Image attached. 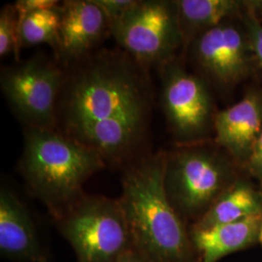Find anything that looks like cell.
Segmentation results:
<instances>
[{
	"instance_id": "1",
	"label": "cell",
	"mask_w": 262,
	"mask_h": 262,
	"mask_svg": "<svg viewBox=\"0 0 262 262\" xmlns=\"http://www.w3.org/2000/svg\"><path fill=\"white\" fill-rule=\"evenodd\" d=\"M57 103L56 125L74 136L94 123L117 118H150L152 92L146 67L122 51L103 50L74 63Z\"/></svg>"
},
{
	"instance_id": "2",
	"label": "cell",
	"mask_w": 262,
	"mask_h": 262,
	"mask_svg": "<svg viewBox=\"0 0 262 262\" xmlns=\"http://www.w3.org/2000/svg\"><path fill=\"white\" fill-rule=\"evenodd\" d=\"M165 159L159 152L129 163L119 201L136 250L154 262H193L189 230L165 191Z\"/></svg>"
},
{
	"instance_id": "3",
	"label": "cell",
	"mask_w": 262,
	"mask_h": 262,
	"mask_svg": "<svg viewBox=\"0 0 262 262\" xmlns=\"http://www.w3.org/2000/svg\"><path fill=\"white\" fill-rule=\"evenodd\" d=\"M105 167L97 151L56 129H25L19 170L55 221L84 196L85 182Z\"/></svg>"
},
{
	"instance_id": "4",
	"label": "cell",
	"mask_w": 262,
	"mask_h": 262,
	"mask_svg": "<svg viewBox=\"0 0 262 262\" xmlns=\"http://www.w3.org/2000/svg\"><path fill=\"white\" fill-rule=\"evenodd\" d=\"M56 224L78 262H118L134 248L119 199L84 194Z\"/></svg>"
},
{
	"instance_id": "5",
	"label": "cell",
	"mask_w": 262,
	"mask_h": 262,
	"mask_svg": "<svg viewBox=\"0 0 262 262\" xmlns=\"http://www.w3.org/2000/svg\"><path fill=\"white\" fill-rule=\"evenodd\" d=\"M66 72L45 55L2 68L1 91L26 127L56 129L57 103Z\"/></svg>"
},
{
	"instance_id": "6",
	"label": "cell",
	"mask_w": 262,
	"mask_h": 262,
	"mask_svg": "<svg viewBox=\"0 0 262 262\" xmlns=\"http://www.w3.org/2000/svg\"><path fill=\"white\" fill-rule=\"evenodd\" d=\"M180 31L176 2L161 0H136L110 23V34L122 52L146 68L168 62Z\"/></svg>"
},
{
	"instance_id": "7",
	"label": "cell",
	"mask_w": 262,
	"mask_h": 262,
	"mask_svg": "<svg viewBox=\"0 0 262 262\" xmlns=\"http://www.w3.org/2000/svg\"><path fill=\"white\" fill-rule=\"evenodd\" d=\"M228 175L225 162L206 150L166 155L164 187L181 216L184 214L199 221L228 188Z\"/></svg>"
},
{
	"instance_id": "8",
	"label": "cell",
	"mask_w": 262,
	"mask_h": 262,
	"mask_svg": "<svg viewBox=\"0 0 262 262\" xmlns=\"http://www.w3.org/2000/svg\"><path fill=\"white\" fill-rule=\"evenodd\" d=\"M162 70V107L175 135L194 139L206 129L211 102L203 83L182 68L166 62Z\"/></svg>"
},
{
	"instance_id": "9",
	"label": "cell",
	"mask_w": 262,
	"mask_h": 262,
	"mask_svg": "<svg viewBox=\"0 0 262 262\" xmlns=\"http://www.w3.org/2000/svg\"><path fill=\"white\" fill-rule=\"evenodd\" d=\"M107 33L109 19L94 0L63 1L54 52L63 64L73 66L89 56Z\"/></svg>"
},
{
	"instance_id": "10",
	"label": "cell",
	"mask_w": 262,
	"mask_h": 262,
	"mask_svg": "<svg viewBox=\"0 0 262 262\" xmlns=\"http://www.w3.org/2000/svg\"><path fill=\"white\" fill-rule=\"evenodd\" d=\"M0 253L19 262H49L28 208L7 187L0 191Z\"/></svg>"
},
{
	"instance_id": "11",
	"label": "cell",
	"mask_w": 262,
	"mask_h": 262,
	"mask_svg": "<svg viewBox=\"0 0 262 262\" xmlns=\"http://www.w3.org/2000/svg\"><path fill=\"white\" fill-rule=\"evenodd\" d=\"M148 123L145 118L111 119L92 123L70 138L97 151L106 163H121L138 149Z\"/></svg>"
},
{
	"instance_id": "12",
	"label": "cell",
	"mask_w": 262,
	"mask_h": 262,
	"mask_svg": "<svg viewBox=\"0 0 262 262\" xmlns=\"http://www.w3.org/2000/svg\"><path fill=\"white\" fill-rule=\"evenodd\" d=\"M197 60L215 79L229 83L243 70L244 43L232 27L219 25L204 30L195 42Z\"/></svg>"
},
{
	"instance_id": "13",
	"label": "cell",
	"mask_w": 262,
	"mask_h": 262,
	"mask_svg": "<svg viewBox=\"0 0 262 262\" xmlns=\"http://www.w3.org/2000/svg\"><path fill=\"white\" fill-rule=\"evenodd\" d=\"M262 215H253L209 228H192L189 236L197 262H217L230 253L245 250L258 241Z\"/></svg>"
},
{
	"instance_id": "14",
	"label": "cell",
	"mask_w": 262,
	"mask_h": 262,
	"mask_svg": "<svg viewBox=\"0 0 262 262\" xmlns=\"http://www.w3.org/2000/svg\"><path fill=\"white\" fill-rule=\"evenodd\" d=\"M261 123V104L255 95H249L215 116V141L235 155L243 154L253 149Z\"/></svg>"
},
{
	"instance_id": "15",
	"label": "cell",
	"mask_w": 262,
	"mask_h": 262,
	"mask_svg": "<svg viewBox=\"0 0 262 262\" xmlns=\"http://www.w3.org/2000/svg\"><path fill=\"white\" fill-rule=\"evenodd\" d=\"M253 215H262V194L246 184H236L215 200L192 228H209Z\"/></svg>"
},
{
	"instance_id": "16",
	"label": "cell",
	"mask_w": 262,
	"mask_h": 262,
	"mask_svg": "<svg viewBox=\"0 0 262 262\" xmlns=\"http://www.w3.org/2000/svg\"><path fill=\"white\" fill-rule=\"evenodd\" d=\"M179 24L190 28H214L234 11L237 3L231 0H181L176 2Z\"/></svg>"
},
{
	"instance_id": "17",
	"label": "cell",
	"mask_w": 262,
	"mask_h": 262,
	"mask_svg": "<svg viewBox=\"0 0 262 262\" xmlns=\"http://www.w3.org/2000/svg\"><path fill=\"white\" fill-rule=\"evenodd\" d=\"M61 21V4L50 9L40 10L19 21L21 48L49 44L55 50Z\"/></svg>"
},
{
	"instance_id": "18",
	"label": "cell",
	"mask_w": 262,
	"mask_h": 262,
	"mask_svg": "<svg viewBox=\"0 0 262 262\" xmlns=\"http://www.w3.org/2000/svg\"><path fill=\"white\" fill-rule=\"evenodd\" d=\"M20 50L19 13L15 3L7 4L0 11V56L13 55L19 62Z\"/></svg>"
},
{
	"instance_id": "19",
	"label": "cell",
	"mask_w": 262,
	"mask_h": 262,
	"mask_svg": "<svg viewBox=\"0 0 262 262\" xmlns=\"http://www.w3.org/2000/svg\"><path fill=\"white\" fill-rule=\"evenodd\" d=\"M107 15L109 23L120 19L136 3V0H94Z\"/></svg>"
},
{
	"instance_id": "20",
	"label": "cell",
	"mask_w": 262,
	"mask_h": 262,
	"mask_svg": "<svg viewBox=\"0 0 262 262\" xmlns=\"http://www.w3.org/2000/svg\"><path fill=\"white\" fill-rule=\"evenodd\" d=\"M15 5L20 21L33 12L56 7L59 5V2L57 0H18L15 2Z\"/></svg>"
},
{
	"instance_id": "21",
	"label": "cell",
	"mask_w": 262,
	"mask_h": 262,
	"mask_svg": "<svg viewBox=\"0 0 262 262\" xmlns=\"http://www.w3.org/2000/svg\"><path fill=\"white\" fill-rule=\"evenodd\" d=\"M250 169L254 176L262 179V131L252 149Z\"/></svg>"
},
{
	"instance_id": "22",
	"label": "cell",
	"mask_w": 262,
	"mask_h": 262,
	"mask_svg": "<svg viewBox=\"0 0 262 262\" xmlns=\"http://www.w3.org/2000/svg\"><path fill=\"white\" fill-rule=\"evenodd\" d=\"M118 262H154L147 257L145 254L136 250L135 248L131 249L128 252L124 253Z\"/></svg>"
},
{
	"instance_id": "23",
	"label": "cell",
	"mask_w": 262,
	"mask_h": 262,
	"mask_svg": "<svg viewBox=\"0 0 262 262\" xmlns=\"http://www.w3.org/2000/svg\"><path fill=\"white\" fill-rule=\"evenodd\" d=\"M252 34H253V45L255 49V53L262 64V28L257 26H253Z\"/></svg>"
},
{
	"instance_id": "24",
	"label": "cell",
	"mask_w": 262,
	"mask_h": 262,
	"mask_svg": "<svg viewBox=\"0 0 262 262\" xmlns=\"http://www.w3.org/2000/svg\"><path fill=\"white\" fill-rule=\"evenodd\" d=\"M258 242L262 245V224L260 226V231H259V236H258Z\"/></svg>"
}]
</instances>
